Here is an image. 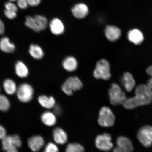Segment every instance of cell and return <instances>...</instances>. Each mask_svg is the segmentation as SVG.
Segmentation results:
<instances>
[{
  "instance_id": "obj_1",
  "label": "cell",
  "mask_w": 152,
  "mask_h": 152,
  "mask_svg": "<svg viewBox=\"0 0 152 152\" xmlns=\"http://www.w3.org/2000/svg\"><path fill=\"white\" fill-rule=\"evenodd\" d=\"M135 94L134 97L127 99L123 104L125 109H135L140 106L149 104L152 102V90L147 85L140 84L138 86Z\"/></svg>"
},
{
  "instance_id": "obj_2",
  "label": "cell",
  "mask_w": 152,
  "mask_h": 152,
  "mask_svg": "<svg viewBox=\"0 0 152 152\" xmlns=\"http://www.w3.org/2000/svg\"><path fill=\"white\" fill-rule=\"evenodd\" d=\"M110 103L113 106L123 104L127 99L125 92L116 83H113L109 90Z\"/></svg>"
},
{
  "instance_id": "obj_3",
  "label": "cell",
  "mask_w": 152,
  "mask_h": 152,
  "mask_svg": "<svg viewBox=\"0 0 152 152\" xmlns=\"http://www.w3.org/2000/svg\"><path fill=\"white\" fill-rule=\"evenodd\" d=\"M95 78L107 80L111 79L110 66L109 62L104 59H102L97 62L96 68L94 72Z\"/></svg>"
},
{
  "instance_id": "obj_4",
  "label": "cell",
  "mask_w": 152,
  "mask_h": 152,
  "mask_svg": "<svg viewBox=\"0 0 152 152\" xmlns=\"http://www.w3.org/2000/svg\"><path fill=\"white\" fill-rule=\"evenodd\" d=\"M115 117L111 109L107 106L101 108L98 119V124L103 127H110L115 124Z\"/></svg>"
},
{
  "instance_id": "obj_5",
  "label": "cell",
  "mask_w": 152,
  "mask_h": 152,
  "mask_svg": "<svg viewBox=\"0 0 152 152\" xmlns=\"http://www.w3.org/2000/svg\"><path fill=\"white\" fill-rule=\"evenodd\" d=\"M83 83L77 77H70L66 80L61 87L62 90L67 96H71L74 92L82 88Z\"/></svg>"
},
{
  "instance_id": "obj_6",
  "label": "cell",
  "mask_w": 152,
  "mask_h": 152,
  "mask_svg": "<svg viewBox=\"0 0 152 152\" xmlns=\"http://www.w3.org/2000/svg\"><path fill=\"white\" fill-rule=\"evenodd\" d=\"M16 92L18 99L23 102H29L33 99L34 89L31 85L28 83L21 84L17 88Z\"/></svg>"
},
{
  "instance_id": "obj_7",
  "label": "cell",
  "mask_w": 152,
  "mask_h": 152,
  "mask_svg": "<svg viewBox=\"0 0 152 152\" xmlns=\"http://www.w3.org/2000/svg\"><path fill=\"white\" fill-rule=\"evenodd\" d=\"M137 138L139 141L146 148H149L152 145V126L145 125L138 131Z\"/></svg>"
},
{
  "instance_id": "obj_8",
  "label": "cell",
  "mask_w": 152,
  "mask_h": 152,
  "mask_svg": "<svg viewBox=\"0 0 152 152\" xmlns=\"http://www.w3.org/2000/svg\"><path fill=\"white\" fill-rule=\"evenodd\" d=\"M111 134L104 133L96 137L95 144L98 149L101 151H108L113 149V144L112 142Z\"/></svg>"
},
{
  "instance_id": "obj_9",
  "label": "cell",
  "mask_w": 152,
  "mask_h": 152,
  "mask_svg": "<svg viewBox=\"0 0 152 152\" xmlns=\"http://www.w3.org/2000/svg\"><path fill=\"white\" fill-rule=\"evenodd\" d=\"M116 143L117 147L113 149L115 152H132L134 148L132 141L128 138L121 136L118 137Z\"/></svg>"
},
{
  "instance_id": "obj_10",
  "label": "cell",
  "mask_w": 152,
  "mask_h": 152,
  "mask_svg": "<svg viewBox=\"0 0 152 152\" xmlns=\"http://www.w3.org/2000/svg\"><path fill=\"white\" fill-rule=\"evenodd\" d=\"M104 34L109 40L115 42L121 37V31L120 29L117 26L109 25L106 26L104 29Z\"/></svg>"
},
{
  "instance_id": "obj_11",
  "label": "cell",
  "mask_w": 152,
  "mask_h": 152,
  "mask_svg": "<svg viewBox=\"0 0 152 152\" xmlns=\"http://www.w3.org/2000/svg\"><path fill=\"white\" fill-rule=\"evenodd\" d=\"M28 145L30 149L34 152L39 151L45 145V140L43 138L40 136L31 137L28 139Z\"/></svg>"
},
{
  "instance_id": "obj_12",
  "label": "cell",
  "mask_w": 152,
  "mask_h": 152,
  "mask_svg": "<svg viewBox=\"0 0 152 152\" xmlns=\"http://www.w3.org/2000/svg\"><path fill=\"white\" fill-rule=\"evenodd\" d=\"M72 12L74 17L77 19L85 18L89 12V9L86 5L80 3L75 5L72 9Z\"/></svg>"
},
{
  "instance_id": "obj_13",
  "label": "cell",
  "mask_w": 152,
  "mask_h": 152,
  "mask_svg": "<svg viewBox=\"0 0 152 152\" xmlns=\"http://www.w3.org/2000/svg\"><path fill=\"white\" fill-rule=\"evenodd\" d=\"M128 38L130 42L137 45L141 44L144 39L143 34L137 28L130 30L128 34Z\"/></svg>"
},
{
  "instance_id": "obj_14",
  "label": "cell",
  "mask_w": 152,
  "mask_h": 152,
  "mask_svg": "<svg viewBox=\"0 0 152 152\" xmlns=\"http://www.w3.org/2000/svg\"><path fill=\"white\" fill-rule=\"evenodd\" d=\"M51 32L55 35H61L64 31V26L62 21L58 18L53 19L49 24Z\"/></svg>"
},
{
  "instance_id": "obj_15",
  "label": "cell",
  "mask_w": 152,
  "mask_h": 152,
  "mask_svg": "<svg viewBox=\"0 0 152 152\" xmlns=\"http://www.w3.org/2000/svg\"><path fill=\"white\" fill-rule=\"evenodd\" d=\"M53 138L56 143L63 145L68 140V136L63 129L60 128H56L54 129L53 132Z\"/></svg>"
},
{
  "instance_id": "obj_16",
  "label": "cell",
  "mask_w": 152,
  "mask_h": 152,
  "mask_svg": "<svg viewBox=\"0 0 152 152\" xmlns=\"http://www.w3.org/2000/svg\"><path fill=\"white\" fill-rule=\"evenodd\" d=\"M122 82L127 92H130L134 89L136 85V81L133 76L129 72L123 74Z\"/></svg>"
},
{
  "instance_id": "obj_17",
  "label": "cell",
  "mask_w": 152,
  "mask_h": 152,
  "mask_svg": "<svg viewBox=\"0 0 152 152\" xmlns=\"http://www.w3.org/2000/svg\"><path fill=\"white\" fill-rule=\"evenodd\" d=\"M41 119L44 124L48 126H54L57 122L56 115L54 113L49 111L43 113L41 116Z\"/></svg>"
},
{
  "instance_id": "obj_18",
  "label": "cell",
  "mask_w": 152,
  "mask_h": 152,
  "mask_svg": "<svg viewBox=\"0 0 152 152\" xmlns=\"http://www.w3.org/2000/svg\"><path fill=\"white\" fill-rule=\"evenodd\" d=\"M16 47L14 43L11 42L7 37H3L0 39V49L3 52L11 53L14 52Z\"/></svg>"
},
{
  "instance_id": "obj_19",
  "label": "cell",
  "mask_w": 152,
  "mask_h": 152,
  "mask_svg": "<svg viewBox=\"0 0 152 152\" xmlns=\"http://www.w3.org/2000/svg\"><path fill=\"white\" fill-rule=\"evenodd\" d=\"M63 67L66 71L72 72L75 71L78 66V63L76 59L72 56L66 57L62 62Z\"/></svg>"
},
{
  "instance_id": "obj_20",
  "label": "cell",
  "mask_w": 152,
  "mask_h": 152,
  "mask_svg": "<svg viewBox=\"0 0 152 152\" xmlns=\"http://www.w3.org/2000/svg\"><path fill=\"white\" fill-rule=\"evenodd\" d=\"M38 100L40 104L45 109H52L56 105V100L52 96L42 95L39 97Z\"/></svg>"
},
{
  "instance_id": "obj_21",
  "label": "cell",
  "mask_w": 152,
  "mask_h": 152,
  "mask_svg": "<svg viewBox=\"0 0 152 152\" xmlns=\"http://www.w3.org/2000/svg\"><path fill=\"white\" fill-rule=\"evenodd\" d=\"M3 149L4 151L9 152L18 151L15 146L12 136H6L2 140Z\"/></svg>"
},
{
  "instance_id": "obj_22",
  "label": "cell",
  "mask_w": 152,
  "mask_h": 152,
  "mask_svg": "<svg viewBox=\"0 0 152 152\" xmlns=\"http://www.w3.org/2000/svg\"><path fill=\"white\" fill-rule=\"evenodd\" d=\"M15 70L17 75L22 78L27 77L29 73L27 66L22 61H18L16 63Z\"/></svg>"
},
{
  "instance_id": "obj_23",
  "label": "cell",
  "mask_w": 152,
  "mask_h": 152,
  "mask_svg": "<svg viewBox=\"0 0 152 152\" xmlns=\"http://www.w3.org/2000/svg\"><path fill=\"white\" fill-rule=\"evenodd\" d=\"M29 54L36 60H40L43 58L44 53L41 48L37 45H30L29 49Z\"/></svg>"
},
{
  "instance_id": "obj_24",
  "label": "cell",
  "mask_w": 152,
  "mask_h": 152,
  "mask_svg": "<svg viewBox=\"0 0 152 152\" xmlns=\"http://www.w3.org/2000/svg\"><path fill=\"white\" fill-rule=\"evenodd\" d=\"M3 87L5 92L9 95H12L16 92L17 88L16 83L12 80H6L3 83Z\"/></svg>"
},
{
  "instance_id": "obj_25",
  "label": "cell",
  "mask_w": 152,
  "mask_h": 152,
  "mask_svg": "<svg viewBox=\"0 0 152 152\" xmlns=\"http://www.w3.org/2000/svg\"><path fill=\"white\" fill-rule=\"evenodd\" d=\"M25 25L26 26L37 32L41 31L37 26L34 17L27 16L26 18Z\"/></svg>"
},
{
  "instance_id": "obj_26",
  "label": "cell",
  "mask_w": 152,
  "mask_h": 152,
  "mask_svg": "<svg viewBox=\"0 0 152 152\" xmlns=\"http://www.w3.org/2000/svg\"><path fill=\"white\" fill-rule=\"evenodd\" d=\"M38 27L41 31L45 29L48 25V20L45 17L41 15H37L34 17Z\"/></svg>"
},
{
  "instance_id": "obj_27",
  "label": "cell",
  "mask_w": 152,
  "mask_h": 152,
  "mask_svg": "<svg viewBox=\"0 0 152 152\" xmlns=\"http://www.w3.org/2000/svg\"><path fill=\"white\" fill-rule=\"evenodd\" d=\"M85 149L82 145L77 143H71L68 144L66 148V152H83Z\"/></svg>"
},
{
  "instance_id": "obj_28",
  "label": "cell",
  "mask_w": 152,
  "mask_h": 152,
  "mask_svg": "<svg viewBox=\"0 0 152 152\" xmlns=\"http://www.w3.org/2000/svg\"><path fill=\"white\" fill-rule=\"evenodd\" d=\"M10 106V102L7 97L4 95L0 94V111H7Z\"/></svg>"
},
{
  "instance_id": "obj_29",
  "label": "cell",
  "mask_w": 152,
  "mask_h": 152,
  "mask_svg": "<svg viewBox=\"0 0 152 152\" xmlns=\"http://www.w3.org/2000/svg\"><path fill=\"white\" fill-rule=\"evenodd\" d=\"M58 146L52 142H49L48 143L44 150L45 152H58Z\"/></svg>"
},
{
  "instance_id": "obj_30",
  "label": "cell",
  "mask_w": 152,
  "mask_h": 152,
  "mask_svg": "<svg viewBox=\"0 0 152 152\" xmlns=\"http://www.w3.org/2000/svg\"><path fill=\"white\" fill-rule=\"evenodd\" d=\"M5 9L10 11H15L17 12L18 10V7L16 5L11 2H7L5 4Z\"/></svg>"
},
{
  "instance_id": "obj_31",
  "label": "cell",
  "mask_w": 152,
  "mask_h": 152,
  "mask_svg": "<svg viewBox=\"0 0 152 152\" xmlns=\"http://www.w3.org/2000/svg\"><path fill=\"white\" fill-rule=\"evenodd\" d=\"M4 13L5 16L10 20L14 19L17 16V12L15 11H10L5 9Z\"/></svg>"
},
{
  "instance_id": "obj_32",
  "label": "cell",
  "mask_w": 152,
  "mask_h": 152,
  "mask_svg": "<svg viewBox=\"0 0 152 152\" xmlns=\"http://www.w3.org/2000/svg\"><path fill=\"white\" fill-rule=\"evenodd\" d=\"M12 136L15 145L16 147L18 148L21 147L22 142L20 137L17 134H15Z\"/></svg>"
},
{
  "instance_id": "obj_33",
  "label": "cell",
  "mask_w": 152,
  "mask_h": 152,
  "mask_svg": "<svg viewBox=\"0 0 152 152\" xmlns=\"http://www.w3.org/2000/svg\"><path fill=\"white\" fill-rule=\"evenodd\" d=\"M18 6L21 9H25L27 8L28 5L26 0H18Z\"/></svg>"
},
{
  "instance_id": "obj_34",
  "label": "cell",
  "mask_w": 152,
  "mask_h": 152,
  "mask_svg": "<svg viewBox=\"0 0 152 152\" xmlns=\"http://www.w3.org/2000/svg\"><path fill=\"white\" fill-rule=\"evenodd\" d=\"M28 5L32 7L37 6L40 3L41 0H26Z\"/></svg>"
},
{
  "instance_id": "obj_35",
  "label": "cell",
  "mask_w": 152,
  "mask_h": 152,
  "mask_svg": "<svg viewBox=\"0 0 152 152\" xmlns=\"http://www.w3.org/2000/svg\"><path fill=\"white\" fill-rule=\"evenodd\" d=\"M6 136L5 129L3 126L0 125V140H2Z\"/></svg>"
},
{
  "instance_id": "obj_36",
  "label": "cell",
  "mask_w": 152,
  "mask_h": 152,
  "mask_svg": "<svg viewBox=\"0 0 152 152\" xmlns=\"http://www.w3.org/2000/svg\"><path fill=\"white\" fill-rule=\"evenodd\" d=\"M54 113L56 115H59L61 113V109L60 106L58 105H55L54 107Z\"/></svg>"
},
{
  "instance_id": "obj_37",
  "label": "cell",
  "mask_w": 152,
  "mask_h": 152,
  "mask_svg": "<svg viewBox=\"0 0 152 152\" xmlns=\"http://www.w3.org/2000/svg\"><path fill=\"white\" fill-rule=\"evenodd\" d=\"M5 25L4 23L0 19V36L3 35L5 32Z\"/></svg>"
},
{
  "instance_id": "obj_38",
  "label": "cell",
  "mask_w": 152,
  "mask_h": 152,
  "mask_svg": "<svg viewBox=\"0 0 152 152\" xmlns=\"http://www.w3.org/2000/svg\"><path fill=\"white\" fill-rule=\"evenodd\" d=\"M147 73L149 75L152 77V66H150L147 68L146 70Z\"/></svg>"
},
{
  "instance_id": "obj_39",
  "label": "cell",
  "mask_w": 152,
  "mask_h": 152,
  "mask_svg": "<svg viewBox=\"0 0 152 152\" xmlns=\"http://www.w3.org/2000/svg\"><path fill=\"white\" fill-rule=\"evenodd\" d=\"M147 86L152 90V77L147 81Z\"/></svg>"
},
{
  "instance_id": "obj_40",
  "label": "cell",
  "mask_w": 152,
  "mask_h": 152,
  "mask_svg": "<svg viewBox=\"0 0 152 152\" xmlns=\"http://www.w3.org/2000/svg\"><path fill=\"white\" fill-rule=\"evenodd\" d=\"M11 1H17V0H10Z\"/></svg>"
}]
</instances>
